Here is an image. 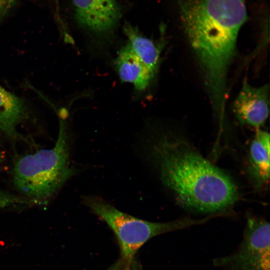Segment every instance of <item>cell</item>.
<instances>
[{
	"instance_id": "cell-1",
	"label": "cell",
	"mask_w": 270,
	"mask_h": 270,
	"mask_svg": "<svg viewBox=\"0 0 270 270\" xmlns=\"http://www.w3.org/2000/svg\"><path fill=\"white\" fill-rule=\"evenodd\" d=\"M150 154L162 183L186 208L212 213L237 200L238 190L232 178L187 142L162 137L152 144Z\"/></svg>"
},
{
	"instance_id": "cell-15",
	"label": "cell",
	"mask_w": 270,
	"mask_h": 270,
	"mask_svg": "<svg viewBox=\"0 0 270 270\" xmlns=\"http://www.w3.org/2000/svg\"><path fill=\"white\" fill-rule=\"evenodd\" d=\"M134 270H138V269H136H136H135V270L134 269Z\"/></svg>"
},
{
	"instance_id": "cell-2",
	"label": "cell",
	"mask_w": 270,
	"mask_h": 270,
	"mask_svg": "<svg viewBox=\"0 0 270 270\" xmlns=\"http://www.w3.org/2000/svg\"><path fill=\"white\" fill-rule=\"evenodd\" d=\"M246 0H190L181 6L182 26L205 86L226 85L238 35L246 22Z\"/></svg>"
},
{
	"instance_id": "cell-6",
	"label": "cell",
	"mask_w": 270,
	"mask_h": 270,
	"mask_svg": "<svg viewBox=\"0 0 270 270\" xmlns=\"http://www.w3.org/2000/svg\"><path fill=\"white\" fill-rule=\"evenodd\" d=\"M78 25L90 34L104 36L116 27L121 12L116 0H72Z\"/></svg>"
},
{
	"instance_id": "cell-13",
	"label": "cell",
	"mask_w": 270,
	"mask_h": 270,
	"mask_svg": "<svg viewBox=\"0 0 270 270\" xmlns=\"http://www.w3.org/2000/svg\"><path fill=\"white\" fill-rule=\"evenodd\" d=\"M121 262H118L114 264V266L110 267L107 270H120L121 266Z\"/></svg>"
},
{
	"instance_id": "cell-9",
	"label": "cell",
	"mask_w": 270,
	"mask_h": 270,
	"mask_svg": "<svg viewBox=\"0 0 270 270\" xmlns=\"http://www.w3.org/2000/svg\"><path fill=\"white\" fill-rule=\"evenodd\" d=\"M24 100L0 84V132L11 140L22 139L18 126L29 116Z\"/></svg>"
},
{
	"instance_id": "cell-8",
	"label": "cell",
	"mask_w": 270,
	"mask_h": 270,
	"mask_svg": "<svg viewBox=\"0 0 270 270\" xmlns=\"http://www.w3.org/2000/svg\"><path fill=\"white\" fill-rule=\"evenodd\" d=\"M114 64L120 80L132 84L138 92L150 88L156 74L142 62L128 43L118 50Z\"/></svg>"
},
{
	"instance_id": "cell-12",
	"label": "cell",
	"mask_w": 270,
	"mask_h": 270,
	"mask_svg": "<svg viewBox=\"0 0 270 270\" xmlns=\"http://www.w3.org/2000/svg\"><path fill=\"white\" fill-rule=\"evenodd\" d=\"M18 0H0V23L7 16Z\"/></svg>"
},
{
	"instance_id": "cell-4",
	"label": "cell",
	"mask_w": 270,
	"mask_h": 270,
	"mask_svg": "<svg viewBox=\"0 0 270 270\" xmlns=\"http://www.w3.org/2000/svg\"><path fill=\"white\" fill-rule=\"evenodd\" d=\"M82 200L83 204L102 220L113 231L118 240L122 260L128 266L139 249L152 238L202 224L211 218L210 216L200 220L186 217L169 222H151L121 212L96 196H84Z\"/></svg>"
},
{
	"instance_id": "cell-10",
	"label": "cell",
	"mask_w": 270,
	"mask_h": 270,
	"mask_svg": "<svg viewBox=\"0 0 270 270\" xmlns=\"http://www.w3.org/2000/svg\"><path fill=\"white\" fill-rule=\"evenodd\" d=\"M250 175L257 187L265 186L270 178V134L257 131L252 140L248 154Z\"/></svg>"
},
{
	"instance_id": "cell-11",
	"label": "cell",
	"mask_w": 270,
	"mask_h": 270,
	"mask_svg": "<svg viewBox=\"0 0 270 270\" xmlns=\"http://www.w3.org/2000/svg\"><path fill=\"white\" fill-rule=\"evenodd\" d=\"M123 30L127 38V43L142 62L157 73L160 65L164 41L155 42L142 34L138 29L126 22Z\"/></svg>"
},
{
	"instance_id": "cell-7",
	"label": "cell",
	"mask_w": 270,
	"mask_h": 270,
	"mask_svg": "<svg viewBox=\"0 0 270 270\" xmlns=\"http://www.w3.org/2000/svg\"><path fill=\"white\" fill-rule=\"evenodd\" d=\"M232 108L242 124L256 128L262 126L269 114L268 85L254 86L245 79Z\"/></svg>"
},
{
	"instance_id": "cell-3",
	"label": "cell",
	"mask_w": 270,
	"mask_h": 270,
	"mask_svg": "<svg viewBox=\"0 0 270 270\" xmlns=\"http://www.w3.org/2000/svg\"><path fill=\"white\" fill-rule=\"evenodd\" d=\"M66 126L60 122L58 138L51 148L19 158L13 168V182L19 192L33 202H47L77 172L70 166Z\"/></svg>"
},
{
	"instance_id": "cell-5",
	"label": "cell",
	"mask_w": 270,
	"mask_h": 270,
	"mask_svg": "<svg viewBox=\"0 0 270 270\" xmlns=\"http://www.w3.org/2000/svg\"><path fill=\"white\" fill-rule=\"evenodd\" d=\"M270 227L264 219L248 217L238 250L214 263L226 270H270Z\"/></svg>"
},
{
	"instance_id": "cell-14",
	"label": "cell",
	"mask_w": 270,
	"mask_h": 270,
	"mask_svg": "<svg viewBox=\"0 0 270 270\" xmlns=\"http://www.w3.org/2000/svg\"><path fill=\"white\" fill-rule=\"evenodd\" d=\"M2 158H3L2 154L0 152V166L1 164H2Z\"/></svg>"
}]
</instances>
